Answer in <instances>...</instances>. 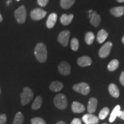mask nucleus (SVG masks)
I'll use <instances>...</instances> for the list:
<instances>
[{"label": "nucleus", "mask_w": 124, "mask_h": 124, "mask_svg": "<svg viewBox=\"0 0 124 124\" xmlns=\"http://www.w3.org/2000/svg\"><path fill=\"white\" fill-rule=\"evenodd\" d=\"M35 55L37 59L40 63H44L47 59V49L46 46L42 43H38L35 46Z\"/></svg>", "instance_id": "1"}, {"label": "nucleus", "mask_w": 124, "mask_h": 124, "mask_svg": "<svg viewBox=\"0 0 124 124\" xmlns=\"http://www.w3.org/2000/svg\"><path fill=\"white\" fill-rule=\"evenodd\" d=\"M33 92L28 87H25L23 89V92L20 94L21 103L23 106L28 104L33 98Z\"/></svg>", "instance_id": "2"}, {"label": "nucleus", "mask_w": 124, "mask_h": 124, "mask_svg": "<svg viewBox=\"0 0 124 124\" xmlns=\"http://www.w3.org/2000/svg\"><path fill=\"white\" fill-rule=\"evenodd\" d=\"M54 103L55 106L59 109L64 110L68 105L66 95L63 94H59L54 97Z\"/></svg>", "instance_id": "3"}, {"label": "nucleus", "mask_w": 124, "mask_h": 124, "mask_svg": "<svg viewBox=\"0 0 124 124\" xmlns=\"http://www.w3.org/2000/svg\"><path fill=\"white\" fill-rule=\"evenodd\" d=\"M15 18L16 21L20 24H24L27 18V10L24 6H21L15 12Z\"/></svg>", "instance_id": "4"}, {"label": "nucleus", "mask_w": 124, "mask_h": 124, "mask_svg": "<svg viewBox=\"0 0 124 124\" xmlns=\"http://www.w3.org/2000/svg\"><path fill=\"white\" fill-rule=\"evenodd\" d=\"M72 89L77 93H80L83 95H86L89 94L90 91L89 85L85 82H81V83L74 85L72 87Z\"/></svg>", "instance_id": "5"}, {"label": "nucleus", "mask_w": 124, "mask_h": 124, "mask_svg": "<svg viewBox=\"0 0 124 124\" xmlns=\"http://www.w3.org/2000/svg\"><path fill=\"white\" fill-rule=\"evenodd\" d=\"M46 12L40 8L34 9L31 12V17L33 20H40L46 17Z\"/></svg>", "instance_id": "6"}, {"label": "nucleus", "mask_w": 124, "mask_h": 124, "mask_svg": "<svg viewBox=\"0 0 124 124\" xmlns=\"http://www.w3.org/2000/svg\"><path fill=\"white\" fill-rule=\"evenodd\" d=\"M70 32L69 31H63L60 33L58 36V41L64 46H67L69 44Z\"/></svg>", "instance_id": "7"}, {"label": "nucleus", "mask_w": 124, "mask_h": 124, "mask_svg": "<svg viewBox=\"0 0 124 124\" xmlns=\"http://www.w3.org/2000/svg\"><path fill=\"white\" fill-rule=\"evenodd\" d=\"M112 43L111 42H107L101 48L99 51V56L102 58H106L110 52Z\"/></svg>", "instance_id": "8"}, {"label": "nucleus", "mask_w": 124, "mask_h": 124, "mask_svg": "<svg viewBox=\"0 0 124 124\" xmlns=\"http://www.w3.org/2000/svg\"><path fill=\"white\" fill-rule=\"evenodd\" d=\"M82 120L86 124H97L100 121V119L98 117L91 113L85 114L82 117Z\"/></svg>", "instance_id": "9"}, {"label": "nucleus", "mask_w": 124, "mask_h": 124, "mask_svg": "<svg viewBox=\"0 0 124 124\" xmlns=\"http://www.w3.org/2000/svg\"><path fill=\"white\" fill-rule=\"evenodd\" d=\"M58 71L62 75H69L71 72L70 65L66 62H62L58 66Z\"/></svg>", "instance_id": "10"}, {"label": "nucleus", "mask_w": 124, "mask_h": 124, "mask_svg": "<svg viewBox=\"0 0 124 124\" xmlns=\"http://www.w3.org/2000/svg\"><path fill=\"white\" fill-rule=\"evenodd\" d=\"M78 64L80 67H86L90 66L92 63V60L89 56H83L80 57L77 60Z\"/></svg>", "instance_id": "11"}, {"label": "nucleus", "mask_w": 124, "mask_h": 124, "mask_svg": "<svg viewBox=\"0 0 124 124\" xmlns=\"http://www.w3.org/2000/svg\"><path fill=\"white\" fill-rule=\"evenodd\" d=\"M57 18H58V15L56 13H52L49 15L46 22V27L49 29L52 28L56 23Z\"/></svg>", "instance_id": "12"}, {"label": "nucleus", "mask_w": 124, "mask_h": 124, "mask_svg": "<svg viewBox=\"0 0 124 124\" xmlns=\"http://www.w3.org/2000/svg\"><path fill=\"white\" fill-rule=\"evenodd\" d=\"M98 101L95 98H91L89 101L87 105V111L89 113H94L97 109Z\"/></svg>", "instance_id": "13"}, {"label": "nucleus", "mask_w": 124, "mask_h": 124, "mask_svg": "<svg viewBox=\"0 0 124 124\" xmlns=\"http://www.w3.org/2000/svg\"><path fill=\"white\" fill-rule=\"evenodd\" d=\"M101 17L99 15H98L96 12L93 11L91 13V16L90 17V23L92 25L95 27H97L101 23Z\"/></svg>", "instance_id": "14"}, {"label": "nucleus", "mask_w": 124, "mask_h": 124, "mask_svg": "<svg viewBox=\"0 0 124 124\" xmlns=\"http://www.w3.org/2000/svg\"><path fill=\"white\" fill-rule=\"evenodd\" d=\"M72 111L75 113H81L85 110V107L79 102L75 101L72 103L71 106Z\"/></svg>", "instance_id": "15"}, {"label": "nucleus", "mask_w": 124, "mask_h": 124, "mask_svg": "<svg viewBox=\"0 0 124 124\" xmlns=\"http://www.w3.org/2000/svg\"><path fill=\"white\" fill-rule=\"evenodd\" d=\"M63 87V84L61 82L54 81L51 83L49 86V89L54 92L60 91Z\"/></svg>", "instance_id": "16"}, {"label": "nucleus", "mask_w": 124, "mask_h": 124, "mask_svg": "<svg viewBox=\"0 0 124 124\" xmlns=\"http://www.w3.org/2000/svg\"><path fill=\"white\" fill-rule=\"evenodd\" d=\"M108 33L106 32L104 29H101L98 32L97 34V40L98 42L100 44L103 43L106 40V39L108 38Z\"/></svg>", "instance_id": "17"}, {"label": "nucleus", "mask_w": 124, "mask_h": 124, "mask_svg": "<svg viewBox=\"0 0 124 124\" xmlns=\"http://www.w3.org/2000/svg\"><path fill=\"white\" fill-rule=\"evenodd\" d=\"M74 15L72 14L67 15L66 14H63L60 17V22L64 25H69L73 20Z\"/></svg>", "instance_id": "18"}, {"label": "nucleus", "mask_w": 124, "mask_h": 124, "mask_svg": "<svg viewBox=\"0 0 124 124\" xmlns=\"http://www.w3.org/2000/svg\"><path fill=\"white\" fill-rule=\"evenodd\" d=\"M108 91L110 94L114 98H118L120 96V91L118 88L114 83H111L108 86Z\"/></svg>", "instance_id": "19"}, {"label": "nucleus", "mask_w": 124, "mask_h": 124, "mask_svg": "<svg viewBox=\"0 0 124 124\" xmlns=\"http://www.w3.org/2000/svg\"><path fill=\"white\" fill-rule=\"evenodd\" d=\"M110 13L114 16L119 17L122 16L124 13V7H118L113 8L111 9Z\"/></svg>", "instance_id": "20"}, {"label": "nucleus", "mask_w": 124, "mask_h": 124, "mask_svg": "<svg viewBox=\"0 0 124 124\" xmlns=\"http://www.w3.org/2000/svg\"><path fill=\"white\" fill-rule=\"evenodd\" d=\"M121 111V107L120 105H117L115 108H113L112 112L110 114V117L109 118V122H113L116 120V118L118 117L120 111Z\"/></svg>", "instance_id": "21"}, {"label": "nucleus", "mask_w": 124, "mask_h": 124, "mask_svg": "<svg viewBox=\"0 0 124 124\" xmlns=\"http://www.w3.org/2000/svg\"><path fill=\"white\" fill-rule=\"evenodd\" d=\"M74 3L75 0H61L60 4L62 8L67 9L70 8Z\"/></svg>", "instance_id": "22"}, {"label": "nucleus", "mask_w": 124, "mask_h": 124, "mask_svg": "<svg viewBox=\"0 0 124 124\" xmlns=\"http://www.w3.org/2000/svg\"><path fill=\"white\" fill-rule=\"evenodd\" d=\"M24 121V116L21 112L17 113L14 118L13 124H23Z\"/></svg>", "instance_id": "23"}, {"label": "nucleus", "mask_w": 124, "mask_h": 124, "mask_svg": "<svg viewBox=\"0 0 124 124\" xmlns=\"http://www.w3.org/2000/svg\"><path fill=\"white\" fill-rule=\"evenodd\" d=\"M42 102L43 99L41 96L37 97L32 105V108L33 110H38L39 108H40L41 105H42Z\"/></svg>", "instance_id": "24"}, {"label": "nucleus", "mask_w": 124, "mask_h": 124, "mask_svg": "<svg viewBox=\"0 0 124 124\" xmlns=\"http://www.w3.org/2000/svg\"><path fill=\"white\" fill-rule=\"evenodd\" d=\"M95 39V35L91 32H88L85 35V41L88 45H91L93 43Z\"/></svg>", "instance_id": "25"}, {"label": "nucleus", "mask_w": 124, "mask_h": 124, "mask_svg": "<svg viewBox=\"0 0 124 124\" xmlns=\"http://www.w3.org/2000/svg\"><path fill=\"white\" fill-rule=\"evenodd\" d=\"M119 62L117 59H113L108 63V69L110 71H113L116 70L118 67Z\"/></svg>", "instance_id": "26"}, {"label": "nucleus", "mask_w": 124, "mask_h": 124, "mask_svg": "<svg viewBox=\"0 0 124 124\" xmlns=\"http://www.w3.org/2000/svg\"><path fill=\"white\" fill-rule=\"evenodd\" d=\"M109 113L110 110L108 108L105 107V108H103L100 111V113H99V119L101 120H104L105 118H106L107 117V116L108 115Z\"/></svg>", "instance_id": "27"}, {"label": "nucleus", "mask_w": 124, "mask_h": 124, "mask_svg": "<svg viewBox=\"0 0 124 124\" xmlns=\"http://www.w3.org/2000/svg\"><path fill=\"white\" fill-rule=\"evenodd\" d=\"M71 49L74 51H77L79 48V41L77 38H73L71 41Z\"/></svg>", "instance_id": "28"}, {"label": "nucleus", "mask_w": 124, "mask_h": 124, "mask_svg": "<svg viewBox=\"0 0 124 124\" xmlns=\"http://www.w3.org/2000/svg\"><path fill=\"white\" fill-rule=\"evenodd\" d=\"M31 124H46V122L40 117H35L31 119Z\"/></svg>", "instance_id": "29"}, {"label": "nucleus", "mask_w": 124, "mask_h": 124, "mask_svg": "<svg viewBox=\"0 0 124 124\" xmlns=\"http://www.w3.org/2000/svg\"><path fill=\"white\" fill-rule=\"evenodd\" d=\"M7 121V116L5 114L0 115V124H5Z\"/></svg>", "instance_id": "30"}, {"label": "nucleus", "mask_w": 124, "mask_h": 124, "mask_svg": "<svg viewBox=\"0 0 124 124\" xmlns=\"http://www.w3.org/2000/svg\"><path fill=\"white\" fill-rule=\"evenodd\" d=\"M49 0H38V4L40 7H44L48 3Z\"/></svg>", "instance_id": "31"}, {"label": "nucleus", "mask_w": 124, "mask_h": 124, "mask_svg": "<svg viewBox=\"0 0 124 124\" xmlns=\"http://www.w3.org/2000/svg\"><path fill=\"white\" fill-rule=\"evenodd\" d=\"M70 124H82V121L78 118H75L72 120Z\"/></svg>", "instance_id": "32"}, {"label": "nucleus", "mask_w": 124, "mask_h": 124, "mask_svg": "<svg viewBox=\"0 0 124 124\" xmlns=\"http://www.w3.org/2000/svg\"><path fill=\"white\" fill-rule=\"evenodd\" d=\"M120 80L122 85L124 86V71L122 72L120 77Z\"/></svg>", "instance_id": "33"}, {"label": "nucleus", "mask_w": 124, "mask_h": 124, "mask_svg": "<svg viewBox=\"0 0 124 124\" xmlns=\"http://www.w3.org/2000/svg\"><path fill=\"white\" fill-rule=\"evenodd\" d=\"M118 117L122 119V120H124V111H120L118 116Z\"/></svg>", "instance_id": "34"}, {"label": "nucleus", "mask_w": 124, "mask_h": 124, "mask_svg": "<svg viewBox=\"0 0 124 124\" xmlns=\"http://www.w3.org/2000/svg\"><path fill=\"white\" fill-rule=\"evenodd\" d=\"M56 124H66L64 121H59L57 122Z\"/></svg>", "instance_id": "35"}, {"label": "nucleus", "mask_w": 124, "mask_h": 124, "mask_svg": "<svg viewBox=\"0 0 124 124\" xmlns=\"http://www.w3.org/2000/svg\"><path fill=\"white\" fill-rule=\"evenodd\" d=\"M11 2H12L11 0H8V1L7 2V6H8L10 4V3Z\"/></svg>", "instance_id": "36"}, {"label": "nucleus", "mask_w": 124, "mask_h": 124, "mask_svg": "<svg viewBox=\"0 0 124 124\" xmlns=\"http://www.w3.org/2000/svg\"><path fill=\"white\" fill-rule=\"evenodd\" d=\"M2 20H3V18L2 17V15H1V13H0V23L2 21Z\"/></svg>", "instance_id": "37"}, {"label": "nucleus", "mask_w": 124, "mask_h": 124, "mask_svg": "<svg viewBox=\"0 0 124 124\" xmlns=\"http://www.w3.org/2000/svg\"><path fill=\"white\" fill-rule=\"evenodd\" d=\"M118 2H124V0H117Z\"/></svg>", "instance_id": "38"}, {"label": "nucleus", "mask_w": 124, "mask_h": 124, "mask_svg": "<svg viewBox=\"0 0 124 124\" xmlns=\"http://www.w3.org/2000/svg\"><path fill=\"white\" fill-rule=\"evenodd\" d=\"M122 43H123L124 44V36H123V38H122Z\"/></svg>", "instance_id": "39"}, {"label": "nucleus", "mask_w": 124, "mask_h": 124, "mask_svg": "<svg viewBox=\"0 0 124 124\" xmlns=\"http://www.w3.org/2000/svg\"><path fill=\"white\" fill-rule=\"evenodd\" d=\"M0 95H1V89H0Z\"/></svg>", "instance_id": "40"}, {"label": "nucleus", "mask_w": 124, "mask_h": 124, "mask_svg": "<svg viewBox=\"0 0 124 124\" xmlns=\"http://www.w3.org/2000/svg\"><path fill=\"white\" fill-rule=\"evenodd\" d=\"M16 1H19L20 0H16Z\"/></svg>", "instance_id": "41"}, {"label": "nucleus", "mask_w": 124, "mask_h": 124, "mask_svg": "<svg viewBox=\"0 0 124 124\" xmlns=\"http://www.w3.org/2000/svg\"><path fill=\"white\" fill-rule=\"evenodd\" d=\"M105 124V123H104V124Z\"/></svg>", "instance_id": "42"}]
</instances>
